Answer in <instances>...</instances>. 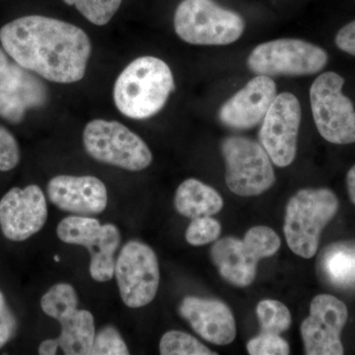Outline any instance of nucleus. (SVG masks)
<instances>
[{
  "label": "nucleus",
  "mask_w": 355,
  "mask_h": 355,
  "mask_svg": "<svg viewBox=\"0 0 355 355\" xmlns=\"http://www.w3.org/2000/svg\"><path fill=\"white\" fill-rule=\"evenodd\" d=\"M247 350L251 355H287L291 347L280 335L261 333L247 343Z\"/></svg>",
  "instance_id": "29"
},
{
  "label": "nucleus",
  "mask_w": 355,
  "mask_h": 355,
  "mask_svg": "<svg viewBox=\"0 0 355 355\" xmlns=\"http://www.w3.org/2000/svg\"><path fill=\"white\" fill-rule=\"evenodd\" d=\"M345 79L328 71L317 77L310 88L313 118L318 132L334 144L355 142V110L352 100L343 95Z\"/></svg>",
  "instance_id": "7"
},
{
  "label": "nucleus",
  "mask_w": 355,
  "mask_h": 355,
  "mask_svg": "<svg viewBox=\"0 0 355 355\" xmlns=\"http://www.w3.org/2000/svg\"><path fill=\"white\" fill-rule=\"evenodd\" d=\"M101 223L94 217L70 216L65 217L58 223L57 234L58 239L65 244L83 246L84 240Z\"/></svg>",
  "instance_id": "25"
},
{
  "label": "nucleus",
  "mask_w": 355,
  "mask_h": 355,
  "mask_svg": "<svg viewBox=\"0 0 355 355\" xmlns=\"http://www.w3.org/2000/svg\"><path fill=\"white\" fill-rule=\"evenodd\" d=\"M79 299L74 287L69 284L51 286L41 299V308L46 316L60 321L78 309Z\"/></svg>",
  "instance_id": "22"
},
{
  "label": "nucleus",
  "mask_w": 355,
  "mask_h": 355,
  "mask_svg": "<svg viewBox=\"0 0 355 355\" xmlns=\"http://www.w3.org/2000/svg\"><path fill=\"white\" fill-rule=\"evenodd\" d=\"M162 355H216L195 336L180 331H170L163 335L159 343Z\"/></svg>",
  "instance_id": "24"
},
{
  "label": "nucleus",
  "mask_w": 355,
  "mask_h": 355,
  "mask_svg": "<svg viewBox=\"0 0 355 355\" xmlns=\"http://www.w3.org/2000/svg\"><path fill=\"white\" fill-rule=\"evenodd\" d=\"M221 234V224L210 216L191 219L186 231L187 242L191 246H203L216 242Z\"/></svg>",
  "instance_id": "27"
},
{
  "label": "nucleus",
  "mask_w": 355,
  "mask_h": 355,
  "mask_svg": "<svg viewBox=\"0 0 355 355\" xmlns=\"http://www.w3.org/2000/svg\"><path fill=\"white\" fill-rule=\"evenodd\" d=\"M46 219V196L37 184L15 187L0 200V229L10 241L29 239L43 229Z\"/></svg>",
  "instance_id": "13"
},
{
  "label": "nucleus",
  "mask_w": 355,
  "mask_h": 355,
  "mask_svg": "<svg viewBox=\"0 0 355 355\" xmlns=\"http://www.w3.org/2000/svg\"><path fill=\"white\" fill-rule=\"evenodd\" d=\"M282 241L272 228L254 226L243 239L225 237L214 243L210 256L219 275L237 287L253 284L259 261L279 251Z\"/></svg>",
  "instance_id": "4"
},
{
  "label": "nucleus",
  "mask_w": 355,
  "mask_h": 355,
  "mask_svg": "<svg viewBox=\"0 0 355 355\" xmlns=\"http://www.w3.org/2000/svg\"><path fill=\"white\" fill-rule=\"evenodd\" d=\"M174 205L181 216L193 219L218 214L223 207V200L209 184L188 179L177 189Z\"/></svg>",
  "instance_id": "19"
},
{
  "label": "nucleus",
  "mask_w": 355,
  "mask_h": 355,
  "mask_svg": "<svg viewBox=\"0 0 355 355\" xmlns=\"http://www.w3.org/2000/svg\"><path fill=\"white\" fill-rule=\"evenodd\" d=\"M338 205L329 189H304L293 196L286 205L284 226L289 249L301 258H313L322 231L335 217Z\"/></svg>",
  "instance_id": "3"
},
{
  "label": "nucleus",
  "mask_w": 355,
  "mask_h": 355,
  "mask_svg": "<svg viewBox=\"0 0 355 355\" xmlns=\"http://www.w3.org/2000/svg\"><path fill=\"white\" fill-rule=\"evenodd\" d=\"M62 327L58 338L67 355H89L96 336L95 320L88 310L76 309L58 321Z\"/></svg>",
  "instance_id": "20"
},
{
  "label": "nucleus",
  "mask_w": 355,
  "mask_h": 355,
  "mask_svg": "<svg viewBox=\"0 0 355 355\" xmlns=\"http://www.w3.org/2000/svg\"><path fill=\"white\" fill-rule=\"evenodd\" d=\"M76 7L84 17L97 26L108 24L120 8L123 0H64Z\"/></svg>",
  "instance_id": "26"
},
{
  "label": "nucleus",
  "mask_w": 355,
  "mask_h": 355,
  "mask_svg": "<svg viewBox=\"0 0 355 355\" xmlns=\"http://www.w3.org/2000/svg\"><path fill=\"white\" fill-rule=\"evenodd\" d=\"M277 84L270 76H258L222 105L218 112L223 125L249 130L263 121L277 98Z\"/></svg>",
  "instance_id": "16"
},
{
  "label": "nucleus",
  "mask_w": 355,
  "mask_h": 355,
  "mask_svg": "<svg viewBox=\"0 0 355 355\" xmlns=\"http://www.w3.org/2000/svg\"><path fill=\"white\" fill-rule=\"evenodd\" d=\"M38 76L16 62L8 64L0 74V118L15 125L28 110L46 106L50 93Z\"/></svg>",
  "instance_id": "14"
},
{
  "label": "nucleus",
  "mask_w": 355,
  "mask_h": 355,
  "mask_svg": "<svg viewBox=\"0 0 355 355\" xmlns=\"http://www.w3.org/2000/svg\"><path fill=\"white\" fill-rule=\"evenodd\" d=\"M336 44L340 51L355 57V20L343 26L338 32Z\"/></svg>",
  "instance_id": "32"
},
{
  "label": "nucleus",
  "mask_w": 355,
  "mask_h": 355,
  "mask_svg": "<svg viewBox=\"0 0 355 355\" xmlns=\"http://www.w3.org/2000/svg\"><path fill=\"white\" fill-rule=\"evenodd\" d=\"M91 355H128L130 350L121 334L113 326H106L96 334Z\"/></svg>",
  "instance_id": "28"
},
{
  "label": "nucleus",
  "mask_w": 355,
  "mask_h": 355,
  "mask_svg": "<svg viewBox=\"0 0 355 355\" xmlns=\"http://www.w3.org/2000/svg\"><path fill=\"white\" fill-rule=\"evenodd\" d=\"M60 343L58 338H48L41 343L39 347V354L41 355H55L57 354Z\"/></svg>",
  "instance_id": "33"
},
{
  "label": "nucleus",
  "mask_w": 355,
  "mask_h": 355,
  "mask_svg": "<svg viewBox=\"0 0 355 355\" xmlns=\"http://www.w3.org/2000/svg\"><path fill=\"white\" fill-rule=\"evenodd\" d=\"M349 319L347 306L330 294L313 299L309 317L301 324V336L307 355H343L340 335Z\"/></svg>",
  "instance_id": "12"
},
{
  "label": "nucleus",
  "mask_w": 355,
  "mask_h": 355,
  "mask_svg": "<svg viewBox=\"0 0 355 355\" xmlns=\"http://www.w3.org/2000/svg\"><path fill=\"white\" fill-rule=\"evenodd\" d=\"M114 277L123 304L132 309L150 304L160 282L157 254L146 243L128 241L116 258Z\"/></svg>",
  "instance_id": "10"
},
{
  "label": "nucleus",
  "mask_w": 355,
  "mask_h": 355,
  "mask_svg": "<svg viewBox=\"0 0 355 355\" xmlns=\"http://www.w3.org/2000/svg\"><path fill=\"white\" fill-rule=\"evenodd\" d=\"M257 315L261 324V333L280 335L291 328V311L279 301L270 299L261 301L257 307Z\"/></svg>",
  "instance_id": "23"
},
{
  "label": "nucleus",
  "mask_w": 355,
  "mask_h": 355,
  "mask_svg": "<svg viewBox=\"0 0 355 355\" xmlns=\"http://www.w3.org/2000/svg\"><path fill=\"white\" fill-rule=\"evenodd\" d=\"M83 146L98 162L128 171H141L153 163V153L146 141L116 121H89L84 128Z\"/></svg>",
  "instance_id": "6"
},
{
  "label": "nucleus",
  "mask_w": 355,
  "mask_h": 355,
  "mask_svg": "<svg viewBox=\"0 0 355 355\" xmlns=\"http://www.w3.org/2000/svg\"><path fill=\"white\" fill-rule=\"evenodd\" d=\"M180 39L198 46H225L238 41L245 30L239 14L219 6L214 0H183L174 16Z\"/></svg>",
  "instance_id": "5"
},
{
  "label": "nucleus",
  "mask_w": 355,
  "mask_h": 355,
  "mask_svg": "<svg viewBox=\"0 0 355 355\" xmlns=\"http://www.w3.org/2000/svg\"><path fill=\"white\" fill-rule=\"evenodd\" d=\"M225 181L229 190L241 197L261 195L275 182L272 160L261 144L243 137L222 141Z\"/></svg>",
  "instance_id": "8"
},
{
  "label": "nucleus",
  "mask_w": 355,
  "mask_h": 355,
  "mask_svg": "<svg viewBox=\"0 0 355 355\" xmlns=\"http://www.w3.org/2000/svg\"><path fill=\"white\" fill-rule=\"evenodd\" d=\"M0 42L16 64L55 83L80 81L92 51L90 39L83 29L41 15L7 23L0 29Z\"/></svg>",
  "instance_id": "1"
},
{
  "label": "nucleus",
  "mask_w": 355,
  "mask_h": 355,
  "mask_svg": "<svg viewBox=\"0 0 355 355\" xmlns=\"http://www.w3.org/2000/svg\"><path fill=\"white\" fill-rule=\"evenodd\" d=\"M300 123L297 98L291 93H280L266 114L259 132L261 146L272 162L280 168L287 167L295 159Z\"/></svg>",
  "instance_id": "11"
},
{
  "label": "nucleus",
  "mask_w": 355,
  "mask_h": 355,
  "mask_svg": "<svg viewBox=\"0 0 355 355\" xmlns=\"http://www.w3.org/2000/svg\"><path fill=\"white\" fill-rule=\"evenodd\" d=\"M347 186L350 200L355 205V165L350 168L349 173H347Z\"/></svg>",
  "instance_id": "34"
},
{
  "label": "nucleus",
  "mask_w": 355,
  "mask_h": 355,
  "mask_svg": "<svg viewBox=\"0 0 355 355\" xmlns=\"http://www.w3.org/2000/svg\"><path fill=\"white\" fill-rule=\"evenodd\" d=\"M55 261H60V258H58V256L55 257Z\"/></svg>",
  "instance_id": "36"
},
{
  "label": "nucleus",
  "mask_w": 355,
  "mask_h": 355,
  "mask_svg": "<svg viewBox=\"0 0 355 355\" xmlns=\"http://www.w3.org/2000/svg\"><path fill=\"white\" fill-rule=\"evenodd\" d=\"M17 327V319L7 304L3 292L0 291V350L15 336Z\"/></svg>",
  "instance_id": "31"
},
{
  "label": "nucleus",
  "mask_w": 355,
  "mask_h": 355,
  "mask_svg": "<svg viewBox=\"0 0 355 355\" xmlns=\"http://www.w3.org/2000/svg\"><path fill=\"white\" fill-rule=\"evenodd\" d=\"M46 193L58 209L76 216H98L108 205L106 186L94 176L53 177L46 187Z\"/></svg>",
  "instance_id": "15"
},
{
  "label": "nucleus",
  "mask_w": 355,
  "mask_h": 355,
  "mask_svg": "<svg viewBox=\"0 0 355 355\" xmlns=\"http://www.w3.org/2000/svg\"><path fill=\"white\" fill-rule=\"evenodd\" d=\"M175 90L169 65L155 57H140L121 71L114 86V101L123 116L146 120L161 111Z\"/></svg>",
  "instance_id": "2"
},
{
  "label": "nucleus",
  "mask_w": 355,
  "mask_h": 355,
  "mask_svg": "<svg viewBox=\"0 0 355 355\" xmlns=\"http://www.w3.org/2000/svg\"><path fill=\"white\" fill-rule=\"evenodd\" d=\"M179 314L207 342L226 345L235 340L234 316L220 300L187 296L180 304Z\"/></svg>",
  "instance_id": "17"
},
{
  "label": "nucleus",
  "mask_w": 355,
  "mask_h": 355,
  "mask_svg": "<svg viewBox=\"0 0 355 355\" xmlns=\"http://www.w3.org/2000/svg\"><path fill=\"white\" fill-rule=\"evenodd\" d=\"M323 268L336 286H355V249L343 244L328 248L323 257Z\"/></svg>",
  "instance_id": "21"
},
{
  "label": "nucleus",
  "mask_w": 355,
  "mask_h": 355,
  "mask_svg": "<svg viewBox=\"0 0 355 355\" xmlns=\"http://www.w3.org/2000/svg\"><path fill=\"white\" fill-rule=\"evenodd\" d=\"M21 159L19 144L15 137L0 125V172H8L17 167Z\"/></svg>",
  "instance_id": "30"
},
{
  "label": "nucleus",
  "mask_w": 355,
  "mask_h": 355,
  "mask_svg": "<svg viewBox=\"0 0 355 355\" xmlns=\"http://www.w3.org/2000/svg\"><path fill=\"white\" fill-rule=\"evenodd\" d=\"M328 53L298 39H279L259 44L248 58L249 69L258 76H312L324 69Z\"/></svg>",
  "instance_id": "9"
},
{
  "label": "nucleus",
  "mask_w": 355,
  "mask_h": 355,
  "mask_svg": "<svg viewBox=\"0 0 355 355\" xmlns=\"http://www.w3.org/2000/svg\"><path fill=\"white\" fill-rule=\"evenodd\" d=\"M121 241L120 230L111 223L96 229L83 242L90 254V275L98 282H106L114 277L116 260L114 254Z\"/></svg>",
  "instance_id": "18"
},
{
  "label": "nucleus",
  "mask_w": 355,
  "mask_h": 355,
  "mask_svg": "<svg viewBox=\"0 0 355 355\" xmlns=\"http://www.w3.org/2000/svg\"><path fill=\"white\" fill-rule=\"evenodd\" d=\"M9 64L10 62H9L8 58H7L6 51L0 49V74L6 69Z\"/></svg>",
  "instance_id": "35"
}]
</instances>
